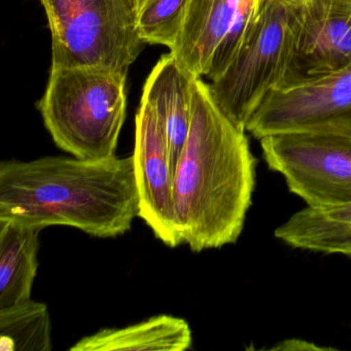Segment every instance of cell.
Instances as JSON below:
<instances>
[{
  "label": "cell",
  "mask_w": 351,
  "mask_h": 351,
  "mask_svg": "<svg viewBox=\"0 0 351 351\" xmlns=\"http://www.w3.org/2000/svg\"><path fill=\"white\" fill-rule=\"evenodd\" d=\"M256 166L245 131L223 114L208 84L196 77L190 130L173 174L182 244L201 252L236 243L252 204Z\"/></svg>",
  "instance_id": "1"
},
{
  "label": "cell",
  "mask_w": 351,
  "mask_h": 351,
  "mask_svg": "<svg viewBox=\"0 0 351 351\" xmlns=\"http://www.w3.org/2000/svg\"><path fill=\"white\" fill-rule=\"evenodd\" d=\"M138 213L133 155L0 164V219L40 230L67 226L94 237L114 238L130 231Z\"/></svg>",
  "instance_id": "2"
},
{
  "label": "cell",
  "mask_w": 351,
  "mask_h": 351,
  "mask_svg": "<svg viewBox=\"0 0 351 351\" xmlns=\"http://www.w3.org/2000/svg\"><path fill=\"white\" fill-rule=\"evenodd\" d=\"M126 77L98 66L51 69L38 110L59 149L80 159L116 156L126 119Z\"/></svg>",
  "instance_id": "3"
},
{
  "label": "cell",
  "mask_w": 351,
  "mask_h": 351,
  "mask_svg": "<svg viewBox=\"0 0 351 351\" xmlns=\"http://www.w3.org/2000/svg\"><path fill=\"white\" fill-rule=\"evenodd\" d=\"M52 36V67L98 66L127 75L145 43L129 0H38Z\"/></svg>",
  "instance_id": "4"
},
{
  "label": "cell",
  "mask_w": 351,
  "mask_h": 351,
  "mask_svg": "<svg viewBox=\"0 0 351 351\" xmlns=\"http://www.w3.org/2000/svg\"><path fill=\"white\" fill-rule=\"evenodd\" d=\"M293 45L287 0H265L225 71L209 84L223 114L241 130L271 90L280 86Z\"/></svg>",
  "instance_id": "5"
},
{
  "label": "cell",
  "mask_w": 351,
  "mask_h": 351,
  "mask_svg": "<svg viewBox=\"0 0 351 351\" xmlns=\"http://www.w3.org/2000/svg\"><path fill=\"white\" fill-rule=\"evenodd\" d=\"M269 169L289 192L313 208L351 203V138L316 132H285L260 139Z\"/></svg>",
  "instance_id": "6"
},
{
  "label": "cell",
  "mask_w": 351,
  "mask_h": 351,
  "mask_svg": "<svg viewBox=\"0 0 351 351\" xmlns=\"http://www.w3.org/2000/svg\"><path fill=\"white\" fill-rule=\"evenodd\" d=\"M260 141L285 132L351 138V65L328 77L269 92L246 125Z\"/></svg>",
  "instance_id": "7"
},
{
  "label": "cell",
  "mask_w": 351,
  "mask_h": 351,
  "mask_svg": "<svg viewBox=\"0 0 351 351\" xmlns=\"http://www.w3.org/2000/svg\"><path fill=\"white\" fill-rule=\"evenodd\" d=\"M293 45L279 88L315 81L351 65V0H287Z\"/></svg>",
  "instance_id": "8"
},
{
  "label": "cell",
  "mask_w": 351,
  "mask_h": 351,
  "mask_svg": "<svg viewBox=\"0 0 351 351\" xmlns=\"http://www.w3.org/2000/svg\"><path fill=\"white\" fill-rule=\"evenodd\" d=\"M262 0H190L171 54L198 77L215 80L252 29Z\"/></svg>",
  "instance_id": "9"
},
{
  "label": "cell",
  "mask_w": 351,
  "mask_h": 351,
  "mask_svg": "<svg viewBox=\"0 0 351 351\" xmlns=\"http://www.w3.org/2000/svg\"><path fill=\"white\" fill-rule=\"evenodd\" d=\"M135 178L138 191V217L158 239L174 248L182 244L176 223L173 173L167 138L152 106L141 100L135 118Z\"/></svg>",
  "instance_id": "10"
},
{
  "label": "cell",
  "mask_w": 351,
  "mask_h": 351,
  "mask_svg": "<svg viewBox=\"0 0 351 351\" xmlns=\"http://www.w3.org/2000/svg\"><path fill=\"white\" fill-rule=\"evenodd\" d=\"M196 77L169 53L158 61L143 87L141 100L152 106L163 127L173 174L190 130Z\"/></svg>",
  "instance_id": "11"
},
{
  "label": "cell",
  "mask_w": 351,
  "mask_h": 351,
  "mask_svg": "<svg viewBox=\"0 0 351 351\" xmlns=\"http://www.w3.org/2000/svg\"><path fill=\"white\" fill-rule=\"evenodd\" d=\"M186 320L161 314L124 328H102L77 341L71 351H184L192 346Z\"/></svg>",
  "instance_id": "12"
},
{
  "label": "cell",
  "mask_w": 351,
  "mask_h": 351,
  "mask_svg": "<svg viewBox=\"0 0 351 351\" xmlns=\"http://www.w3.org/2000/svg\"><path fill=\"white\" fill-rule=\"evenodd\" d=\"M42 230L0 219V309L32 299Z\"/></svg>",
  "instance_id": "13"
},
{
  "label": "cell",
  "mask_w": 351,
  "mask_h": 351,
  "mask_svg": "<svg viewBox=\"0 0 351 351\" xmlns=\"http://www.w3.org/2000/svg\"><path fill=\"white\" fill-rule=\"evenodd\" d=\"M291 247L351 258V203L341 206H307L291 215L274 232Z\"/></svg>",
  "instance_id": "14"
},
{
  "label": "cell",
  "mask_w": 351,
  "mask_h": 351,
  "mask_svg": "<svg viewBox=\"0 0 351 351\" xmlns=\"http://www.w3.org/2000/svg\"><path fill=\"white\" fill-rule=\"evenodd\" d=\"M0 343L1 350H52V326L46 304L30 299L0 309Z\"/></svg>",
  "instance_id": "15"
},
{
  "label": "cell",
  "mask_w": 351,
  "mask_h": 351,
  "mask_svg": "<svg viewBox=\"0 0 351 351\" xmlns=\"http://www.w3.org/2000/svg\"><path fill=\"white\" fill-rule=\"evenodd\" d=\"M189 3L190 0H137L135 20L141 40L171 51L182 32Z\"/></svg>",
  "instance_id": "16"
},
{
  "label": "cell",
  "mask_w": 351,
  "mask_h": 351,
  "mask_svg": "<svg viewBox=\"0 0 351 351\" xmlns=\"http://www.w3.org/2000/svg\"><path fill=\"white\" fill-rule=\"evenodd\" d=\"M298 345L297 349H319V347L315 346L313 344H309L308 342H305V341L301 340H289L285 341V342L280 343L279 346H275L273 349H293V345Z\"/></svg>",
  "instance_id": "17"
},
{
  "label": "cell",
  "mask_w": 351,
  "mask_h": 351,
  "mask_svg": "<svg viewBox=\"0 0 351 351\" xmlns=\"http://www.w3.org/2000/svg\"><path fill=\"white\" fill-rule=\"evenodd\" d=\"M129 3H130V5H132V8L135 11V9H136L137 0H129Z\"/></svg>",
  "instance_id": "18"
},
{
  "label": "cell",
  "mask_w": 351,
  "mask_h": 351,
  "mask_svg": "<svg viewBox=\"0 0 351 351\" xmlns=\"http://www.w3.org/2000/svg\"><path fill=\"white\" fill-rule=\"evenodd\" d=\"M263 3H264L265 0H262Z\"/></svg>",
  "instance_id": "19"
}]
</instances>
